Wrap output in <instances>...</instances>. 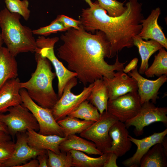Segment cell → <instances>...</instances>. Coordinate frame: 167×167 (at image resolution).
<instances>
[{
	"label": "cell",
	"mask_w": 167,
	"mask_h": 167,
	"mask_svg": "<svg viewBox=\"0 0 167 167\" xmlns=\"http://www.w3.org/2000/svg\"><path fill=\"white\" fill-rule=\"evenodd\" d=\"M3 43V40L2 39V35L1 33H0V50L2 48V45Z\"/></svg>",
	"instance_id": "42"
},
{
	"label": "cell",
	"mask_w": 167,
	"mask_h": 167,
	"mask_svg": "<svg viewBox=\"0 0 167 167\" xmlns=\"http://www.w3.org/2000/svg\"><path fill=\"white\" fill-rule=\"evenodd\" d=\"M20 93L22 99V105L33 114L39 125V133L64 137L63 129L54 118L52 109L38 105L31 98L24 88L20 89Z\"/></svg>",
	"instance_id": "7"
},
{
	"label": "cell",
	"mask_w": 167,
	"mask_h": 167,
	"mask_svg": "<svg viewBox=\"0 0 167 167\" xmlns=\"http://www.w3.org/2000/svg\"><path fill=\"white\" fill-rule=\"evenodd\" d=\"M7 111L6 114L0 113V120L7 126L11 136L28 130L39 131V125L34 115L22 104L10 107Z\"/></svg>",
	"instance_id": "9"
},
{
	"label": "cell",
	"mask_w": 167,
	"mask_h": 167,
	"mask_svg": "<svg viewBox=\"0 0 167 167\" xmlns=\"http://www.w3.org/2000/svg\"><path fill=\"white\" fill-rule=\"evenodd\" d=\"M76 77L70 79L66 85L61 96L52 109V113L55 120L62 119L76 109L83 101L87 100L94 87V83L85 86L79 94L75 95L71 89L77 84Z\"/></svg>",
	"instance_id": "6"
},
{
	"label": "cell",
	"mask_w": 167,
	"mask_h": 167,
	"mask_svg": "<svg viewBox=\"0 0 167 167\" xmlns=\"http://www.w3.org/2000/svg\"><path fill=\"white\" fill-rule=\"evenodd\" d=\"M15 143L11 140L0 143V163L11 156L14 151Z\"/></svg>",
	"instance_id": "33"
},
{
	"label": "cell",
	"mask_w": 167,
	"mask_h": 167,
	"mask_svg": "<svg viewBox=\"0 0 167 167\" xmlns=\"http://www.w3.org/2000/svg\"><path fill=\"white\" fill-rule=\"evenodd\" d=\"M39 164L37 159H34L28 163L18 166L17 167H39Z\"/></svg>",
	"instance_id": "38"
},
{
	"label": "cell",
	"mask_w": 167,
	"mask_h": 167,
	"mask_svg": "<svg viewBox=\"0 0 167 167\" xmlns=\"http://www.w3.org/2000/svg\"><path fill=\"white\" fill-rule=\"evenodd\" d=\"M141 107L137 91L129 92L108 101L107 111L124 123L135 117Z\"/></svg>",
	"instance_id": "11"
},
{
	"label": "cell",
	"mask_w": 167,
	"mask_h": 167,
	"mask_svg": "<svg viewBox=\"0 0 167 167\" xmlns=\"http://www.w3.org/2000/svg\"><path fill=\"white\" fill-rule=\"evenodd\" d=\"M138 59L137 58H134L124 68L123 71L125 73H127L134 69L137 66Z\"/></svg>",
	"instance_id": "37"
},
{
	"label": "cell",
	"mask_w": 167,
	"mask_h": 167,
	"mask_svg": "<svg viewBox=\"0 0 167 167\" xmlns=\"http://www.w3.org/2000/svg\"><path fill=\"white\" fill-rule=\"evenodd\" d=\"M161 14V9L158 7L151 11L147 19H142L140 21L142 28L138 35L146 41L149 39L156 41L167 49V39L158 23Z\"/></svg>",
	"instance_id": "16"
},
{
	"label": "cell",
	"mask_w": 167,
	"mask_h": 167,
	"mask_svg": "<svg viewBox=\"0 0 167 167\" xmlns=\"http://www.w3.org/2000/svg\"><path fill=\"white\" fill-rule=\"evenodd\" d=\"M96 31L92 34L80 25L79 29L71 28L61 35L63 43L57 49L58 57L84 86L104 77L113 78L115 71H123L127 62H120L117 54L114 63L108 64L105 58H110V43L103 32Z\"/></svg>",
	"instance_id": "1"
},
{
	"label": "cell",
	"mask_w": 167,
	"mask_h": 167,
	"mask_svg": "<svg viewBox=\"0 0 167 167\" xmlns=\"http://www.w3.org/2000/svg\"><path fill=\"white\" fill-rule=\"evenodd\" d=\"M48 166L49 167H72V159L69 151L61 152L59 154L48 150Z\"/></svg>",
	"instance_id": "29"
},
{
	"label": "cell",
	"mask_w": 167,
	"mask_h": 167,
	"mask_svg": "<svg viewBox=\"0 0 167 167\" xmlns=\"http://www.w3.org/2000/svg\"><path fill=\"white\" fill-rule=\"evenodd\" d=\"M93 83V88L87 100L96 107L101 114L107 111L108 92L103 79L96 80Z\"/></svg>",
	"instance_id": "24"
},
{
	"label": "cell",
	"mask_w": 167,
	"mask_h": 167,
	"mask_svg": "<svg viewBox=\"0 0 167 167\" xmlns=\"http://www.w3.org/2000/svg\"><path fill=\"white\" fill-rule=\"evenodd\" d=\"M68 30L61 22L55 19L49 25L33 30L32 32L33 34L46 36L52 33H57L58 32H65Z\"/></svg>",
	"instance_id": "32"
},
{
	"label": "cell",
	"mask_w": 167,
	"mask_h": 167,
	"mask_svg": "<svg viewBox=\"0 0 167 167\" xmlns=\"http://www.w3.org/2000/svg\"><path fill=\"white\" fill-rule=\"evenodd\" d=\"M38 161L39 167H48V155L47 151L41 153L37 156Z\"/></svg>",
	"instance_id": "36"
},
{
	"label": "cell",
	"mask_w": 167,
	"mask_h": 167,
	"mask_svg": "<svg viewBox=\"0 0 167 167\" xmlns=\"http://www.w3.org/2000/svg\"><path fill=\"white\" fill-rule=\"evenodd\" d=\"M6 8L11 13H17L27 21L30 16L28 0H5Z\"/></svg>",
	"instance_id": "30"
},
{
	"label": "cell",
	"mask_w": 167,
	"mask_h": 167,
	"mask_svg": "<svg viewBox=\"0 0 167 167\" xmlns=\"http://www.w3.org/2000/svg\"><path fill=\"white\" fill-rule=\"evenodd\" d=\"M61 22L64 27L69 29L71 28L79 29L81 24L80 20L75 19L64 15H59L56 19Z\"/></svg>",
	"instance_id": "34"
},
{
	"label": "cell",
	"mask_w": 167,
	"mask_h": 167,
	"mask_svg": "<svg viewBox=\"0 0 167 167\" xmlns=\"http://www.w3.org/2000/svg\"><path fill=\"white\" fill-rule=\"evenodd\" d=\"M99 5L108 12V15L111 17H116L122 15L126 10L124 6L125 1L122 2L116 0H97Z\"/></svg>",
	"instance_id": "31"
},
{
	"label": "cell",
	"mask_w": 167,
	"mask_h": 167,
	"mask_svg": "<svg viewBox=\"0 0 167 167\" xmlns=\"http://www.w3.org/2000/svg\"><path fill=\"white\" fill-rule=\"evenodd\" d=\"M28 143L32 148L37 150H49L59 154L61 152L59 146L66 137L56 135H44L32 130L26 131Z\"/></svg>",
	"instance_id": "19"
},
{
	"label": "cell",
	"mask_w": 167,
	"mask_h": 167,
	"mask_svg": "<svg viewBox=\"0 0 167 167\" xmlns=\"http://www.w3.org/2000/svg\"><path fill=\"white\" fill-rule=\"evenodd\" d=\"M159 51L158 54L155 56L152 64L144 73L148 78L167 75V52L164 47Z\"/></svg>",
	"instance_id": "27"
},
{
	"label": "cell",
	"mask_w": 167,
	"mask_h": 167,
	"mask_svg": "<svg viewBox=\"0 0 167 167\" xmlns=\"http://www.w3.org/2000/svg\"><path fill=\"white\" fill-rule=\"evenodd\" d=\"M72 159V167H103L106 160L107 153H104L98 157H90L81 151H69Z\"/></svg>",
	"instance_id": "25"
},
{
	"label": "cell",
	"mask_w": 167,
	"mask_h": 167,
	"mask_svg": "<svg viewBox=\"0 0 167 167\" xmlns=\"http://www.w3.org/2000/svg\"><path fill=\"white\" fill-rule=\"evenodd\" d=\"M62 128L64 136L80 134L91 126L94 122L86 120H81L75 118L67 116L57 121Z\"/></svg>",
	"instance_id": "26"
},
{
	"label": "cell",
	"mask_w": 167,
	"mask_h": 167,
	"mask_svg": "<svg viewBox=\"0 0 167 167\" xmlns=\"http://www.w3.org/2000/svg\"><path fill=\"white\" fill-rule=\"evenodd\" d=\"M103 80L108 90L109 100L114 99L129 92L137 91L136 80L123 71H117L113 78L104 77Z\"/></svg>",
	"instance_id": "14"
},
{
	"label": "cell",
	"mask_w": 167,
	"mask_h": 167,
	"mask_svg": "<svg viewBox=\"0 0 167 167\" xmlns=\"http://www.w3.org/2000/svg\"><path fill=\"white\" fill-rule=\"evenodd\" d=\"M20 82L17 77L12 79L6 81L0 88V113L6 112L10 107L22 104Z\"/></svg>",
	"instance_id": "18"
},
{
	"label": "cell",
	"mask_w": 167,
	"mask_h": 167,
	"mask_svg": "<svg viewBox=\"0 0 167 167\" xmlns=\"http://www.w3.org/2000/svg\"><path fill=\"white\" fill-rule=\"evenodd\" d=\"M11 137L9 134L3 131H0V143L11 140Z\"/></svg>",
	"instance_id": "39"
},
{
	"label": "cell",
	"mask_w": 167,
	"mask_h": 167,
	"mask_svg": "<svg viewBox=\"0 0 167 167\" xmlns=\"http://www.w3.org/2000/svg\"><path fill=\"white\" fill-rule=\"evenodd\" d=\"M0 131H4L9 134L6 125L0 120ZM10 135V134H9Z\"/></svg>",
	"instance_id": "40"
},
{
	"label": "cell",
	"mask_w": 167,
	"mask_h": 167,
	"mask_svg": "<svg viewBox=\"0 0 167 167\" xmlns=\"http://www.w3.org/2000/svg\"><path fill=\"white\" fill-rule=\"evenodd\" d=\"M26 132L16 134L17 140L13 153L8 159L0 163V167H17L46 151L36 150L29 146Z\"/></svg>",
	"instance_id": "13"
},
{
	"label": "cell",
	"mask_w": 167,
	"mask_h": 167,
	"mask_svg": "<svg viewBox=\"0 0 167 167\" xmlns=\"http://www.w3.org/2000/svg\"><path fill=\"white\" fill-rule=\"evenodd\" d=\"M20 18L19 14L11 13L6 7L0 11V27L3 42L15 57L20 53L35 52L37 48L32 30L22 24Z\"/></svg>",
	"instance_id": "4"
},
{
	"label": "cell",
	"mask_w": 167,
	"mask_h": 167,
	"mask_svg": "<svg viewBox=\"0 0 167 167\" xmlns=\"http://www.w3.org/2000/svg\"><path fill=\"white\" fill-rule=\"evenodd\" d=\"M101 114L96 107L86 100L83 102L68 116L94 122L100 118Z\"/></svg>",
	"instance_id": "28"
},
{
	"label": "cell",
	"mask_w": 167,
	"mask_h": 167,
	"mask_svg": "<svg viewBox=\"0 0 167 167\" xmlns=\"http://www.w3.org/2000/svg\"><path fill=\"white\" fill-rule=\"evenodd\" d=\"M35 53L36 68L27 81L20 82L21 88L26 90L31 98L39 105L52 109L58 100L53 86L56 76L50 62L38 52Z\"/></svg>",
	"instance_id": "3"
},
{
	"label": "cell",
	"mask_w": 167,
	"mask_h": 167,
	"mask_svg": "<svg viewBox=\"0 0 167 167\" xmlns=\"http://www.w3.org/2000/svg\"><path fill=\"white\" fill-rule=\"evenodd\" d=\"M129 76L136 81L137 92L142 105L151 100L156 104L159 98L158 91L161 87L167 81V75H163L155 80H151L144 78L138 72V67L128 73Z\"/></svg>",
	"instance_id": "12"
},
{
	"label": "cell",
	"mask_w": 167,
	"mask_h": 167,
	"mask_svg": "<svg viewBox=\"0 0 167 167\" xmlns=\"http://www.w3.org/2000/svg\"><path fill=\"white\" fill-rule=\"evenodd\" d=\"M140 167H167V152L161 143L154 145L140 160Z\"/></svg>",
	"instance_id": "23"
},
{
	"label": "cell",
	"mask_w": 167,
	"mask_h": 167,
	"mask_svg": "<svg viewBox=\"0 0 167 167\" xmlns=\"http://www.w3.org/2000/svg\"><path fill=\"white\" fill-rule=\"evenodd\" d=\"M59 40L57 37L46 38L43 36H38L36 39L37 48L35 52H39L42 56L47 58L53 66L58 79V96L59 98L67 83L72 78L77 77V75L75 72L66 68L56 56L54 47Z\"/></svg>",
	"instance_id": "5"
},
{
	"label": "cell",
	"mask_w": 167,
	"mask_h": 167,
	"mask_svg": "<svg viewBox=\"0 0 167 167\" xmlns=\"http://www.w3.org/2000/svg\"><path fill=\"white\" fill-rule=\"evenodd\" d=\"M15 57L6 47L0 50V88L7 80L17 77L18 65Z\"/></svg>",
	"instance_id": "21"
},
{
	"label": "cell",
	"mask_w": 167,
	"mask_h": 167,
	"mask_svg": "<svg viewBox=\"0 0 167 167\" xmlns=\"http://www.w3.org/2000/svg\"><path fill=\"white\" fill-rule=\"evenodd\" d=\"M107 156L103 167H118L116 161L118 157L112 152H107Z\"/></svg>",
	"instance_id": "35"
},
{
	"label": "cell",
	"mask_w": 167,
	"mask_h": 167,
	"mask_svg": "<svg viewBox=\"0 0 167 167\" xmlns=\"http://www.w3.org/2000/svg\"><path fill=\"white\" fill-rule=\"evenodd\" d=\"M133 43L134 45L138 48L141 58V65L138 71L140 74H143L148 67V62L150 57L163 47L152 40L144 41L138 35L133 37Z\"/></svg>",
	"instance_id": "22"
},
{
	"label": "cell",
	"mask_w": 167,
	"mask_h": 167,
	"mask_svg": "<svg viewBox=\"0 0 167 167\" xmlns=\"http://www.w3.org/2000/svg\"><path fill=\"white\" fill-rule=\"evenodd\" d=\"M167 134V129L160 132H155L141 139L134 138L129 135L130 140L137 146L135 152L131 157L123 161L122 164L127 167L139 166L141 159L143 155L154 145L161 143Z\"/></svg>",
	"instance_id": "15"
},
{
	"label": "cell",
	"mask_w": 167,
	"mask_h": 167,
	"mask_svg": "<svg viewBox=\"0 0 167 167\" xmlns=\"http://www.w3.org/2000/svg\"><path fill=\"white\" fill-rule=\"evenodd\" d=\"M59 148L61 152L75 150L90 155H101L103 154L97 148L93 142L78 136L75 134L66 137V139L60 143Z\"/></svg>",
	"instance_id": "20"
},
{
	"label": "cell",
	"mask_w": 167,
	"mask_h": 167,
	"mask_svg": "<svg viewBox=\"0 0 167 167\" xmlns=\"http://www.w3.org/2000/svg\"><path fill=\"white\" fill-rule=\"evenodd\" d=\"M167 107H156L149 101L142 104L138 114L124 123L127 129L131 126H134V132L138 136L143 134L145 126L153 123L161 122L167 124Z\"/></svg>",
	"instance_id": "10"
},
{
	"label": "cell",
	"mask_w": 167,
	"mask_h": 167,
	"mask_svg": "<svg viewBox=\"0 0 167 167\" xmlns=\"http://www.w3.org/2000/svg\"><path fill=\"white\" fill-rule=\"evenodd\" d=\"M118 121L107 111L101 114L99 119L80 133V136L91 141L103 153H107L111 146L112 139L109 134L111 127Z\"/></svg>",
	"instance_id": "8"
},
{
	"label": "cell",
	"mask_w": 167,
	"mask_h": 167,
	"mask_svg": "<svg viewBox=\"0 0 167 167\" xmlns=\"http://www.w3.org/2000/svg\"><path fill=\"white\" fill-rule=\"evenodd\" d=\"M89 5L90 7L92 6L93 3L92 2L91 0H84Z\"/></svg>",
	"instance_id": "41"
},
{
	"label": "cell",
	"mask_w": 167,
	"mask_h": 167,
	"mask_svg": "<svg viewBox=\"0 0 167 167\" xmlns=\"http://www.w3.org/2000/svg\"><path fill=\"white\" fill-rule=\"evenodd\" d=\"M126 10L121 15L112 17L99 5L97 1L92 6L83 9L79 20L80 25L86 31L103 32L111 45L110 58L117 54L124 48L134 46L133 37L138 35L142 28L141 21L144 18L142 4L138 0H128Z\"/></svg>",
	"instance_id": "2"
},
{
	"label": "cell",
	"mask_w": 167,
	"mask_h": 167,
	"mask_svg": "<svg viewBox=\"0 0 167 167\" xmlns=\"http://www.w3.org/2000/svg\"><path fill=\"white\" fill-rule=\"evenodd\" d=\"M109 134L112 141L107 152L113 153L120 157L130 150L132 142L129 139V133L124 123L116 122L110 128Z\"/></svg>",
	"instance_id": "17"
}]
</instances>
